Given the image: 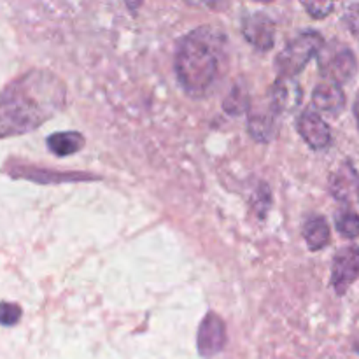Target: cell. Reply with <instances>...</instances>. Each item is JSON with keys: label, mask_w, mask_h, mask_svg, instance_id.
<instances>
[{"label": "cell", "mask_w": 359, "mask_h": 359, "mask_svg": "<svg viewBox=\"0 0 359 359\" xmlns=\"http://www.w3.org/2000/svg\"><path fill=\"white\" fill-rule=\"evenodd\" d=\"M65 90L48 72H28L0 93V139L37 128L63 105Z\"/></svg>", "instance_id": "cell-1"}, {"label": "cell", "mask_w": 359, "mask_h": 359, "mask_svg": "<svg viewBox=\"0 0 359 359\" xmlns=\"http://www.w3.org/2000/svg\"><path fill=\"white\" fill-rule=\"evenodd\" d=\"M226 37L212 27H200L186 35L175 51L179 83L191 97H203L223 76Z\"/></svg>", "instance_id": "cell-2"}, {"label": "cell", "mask_w": 359, "mask_h": 359, "mask_svg": "<svg viewBox=\"0 0 359 359\" xmlns=\"http://www.w3.org/2000/svg\"><path fill=\"white\" fill-rule=\"evenodd\" d=\"M323 46H325V41H323V35L318 34V32L309 30L298 34L293 41L287 42L286 48L277 56L276 67L280 72V77L291 79L298 72H302L305 65L316 55H319Z\"/></svg>", "instance_id": "cell-3"}, {"label": "cell", "mask_w": 359, "mask_h": 359, "mask_svg": "<svg viewBox=\"0 0 359 359\" xmlns=\"http://www.w3.org/2000/svg\"><path fill=\"white\" fill-rule=\"evenodd\" d=\"M319 70L326 77V81L342 86L356 76L358 60L347 46L333 41L323 46L319 51Z\"/></svg>", "instance_id": "cell-4"}, {"label": "cell", "mask_w": 359, "mask_h": 359, "mask_svg": "<svg viewBox=\"0 0 359 359\" xmlns=\"http://www.w3.org/2000/svg\"><path fill=\"white\" fill-rule=\"evenodd\" d=\"M359 279V248L349 245L337 252L332 266V284L337 294H346L347 290Z\"/></svg>", "instance_id": "cell-5"}, {"label": "cell", "mask_w": 359, "mask_h": 359, "mask_svg": "<svg viewBox=\"0 0 359 359\" xmlns=\"http://www.w3.org/2000/svg\"><path fill=\"white\" fill-rule=\"evenodd\" d=\"M297 128L298 133L302 135V139L316 151L326 149V147L332 144V130L330 126L326 125L325 119L319 116V112L311 111H304L300 114L297 121Z\"/></svg>", "instance_id": "cell-6"}, {"label": "cell", "mask_w": 359, "mask_h": 359, "mask_svg": "<svg viewBox=\"0 0 359 359\" xmlns=\"http://www.w3.org/2000/svg\"><path fill=\"white\" fill-rule=\"evenodd\" d=\"M226 346V326L216 314H207L198 330V351L202 356L210 358Z\"/></svg>", "instance_id": "cell-7"}, {"label": "cell", "mask_w": 359, "mask_h": 359, "mask_svg": "<svg viewBox=\"0 0 359 359\" xmlns=\"http://www.w3.org/2000/svg\"><path fill=\"white\" fill-rule=\"evenodd\" d=\"M242 34L259 51H269L273 48L276 28L273 21L265 13L248 14L242 23Z\"/></svg>", "instance_id": "cell-8"}, {"label": "cell", "mask_w": 359, "mask_h": 359, "mask_svg": "<svg viewBox=\"0 0 359 359\" xmlns=\"http://www.w3.org/2000/svg\"><path fill=\"white\" fill-rule=\"evenodd\" d=\"M312 102L314 107L319 112H325L330 116H339L346 107V93H344L342 86L335 83H319L312 91Z\"/></svg>", "instance_id": "cell-9"}, {"label": "cell", "mask_w": 359, "mask_h": 359, "mask_svg": "<svg viewBox=\"0 0 359 359\" xmlns=\"http://www.w3.org/2000/svg\"><path fill=\"white\" fill-rule=\"evenodd\" d=\"M330 191L340 202H349L354 193L359 191V175L356 168L346 161L330 177Z\"/></svg>", "instance_id": "cell-10"}, {"label": "cell", "mask_w": 359, "mask_h": 359, "mask_svg": "<svg viewBox=\"0 0 359 359\" xmlns=\"http://www.w3.org/2000/svg\"><path fill=\"white\" fill-rule=\"evenodd\" d=\"M300 100L302 93L297 83L290 81L287 77H280L272 90V114L297 107Z\"/></svg>", "instance_id": "cell-11"}, {"label": "cell", "mask_w": 359, "mask_h": 359, "mask_svg": "<svg viewBox=\"0 0 359 359\" xmlns=\"http://www.w3.org/2000/svg\"><path fill=\"white\" fill-rule=\"evenodd\" d=\"M304 237L311 251H321L330 244V224L321 216L311 217L304 226Z\"/></svg>", "instance_id": "cell-12"}, {"label": "cell", "mask_w": 359, "mask_h": 359, "mask_svg": "<svg viewBox=\"0 0 359 359\" xmlns=\"http://www.w3.org/2000/svg\"><path fill=\"white\" fill-rule=\"evenodd\" d=\"M83 146L84 139L77 132H58L48 137L49 151H53L56 156H70L83 149Z\"/></svg>", "instance_id": "cell-13"}, {"label": "cell", "mask_w": 359, "mask_h": 359, "mask_svg": "<svg viewBox=\"0 0 359 359\" xmlns=\"http://www.w3.org/2000/svg\"><path fill=\"white\" fill-rule=\"evenodd\" d=\"M337 230L342 237L346 238H358L359 237V216L353 210H344L337 214Z\"/></svg>", "instance_id": "cell-14"}, {"label": "cell", "mask_w": 359, "mask_h": 359, "mask_svg": "<svg viewBox=\"0 0 359 359\" xmlns=\"http://www.w3.org/2000/svg\"><path fill=\"white\" fill-rule=\"evenodd\" d=\"M249 130L252 137L269 142L270 137L273 135V116L270 114H252L249 121Z\"/></svg>", "instance_id": "cell-15"}, {"label": "cell", "mask_w": 359, "mask_h": 359, "mask_svg": "<svg viewBox=\"0 0 359 359\" xmlns=\"http://www.w3.org/2000/svg\"><path fill=\"white\" fill-rule=\"evenodd\" d=\"M224 109L230 114H242V111L248 109V98H245V95H242V91L238 88H233L230 97L224 102Z\"/></svg>", "instance_id": "cell-16"}, {"label": "cell", "mask_w": 359, "mask_h": 359, "mask_svg": "<svg viewBox=\"0 0 359 359\" xmlns=\"http://www.w3.org/2000/svg\"><path fill=\"white\" fill-rule=\"evenodd\" d=\"M21 318V309L16 304H0V325L14 326Z\"/></svg>", "instance_id": "cell-17"}, {"label": "cell", "mask_w": 359, "mask_h": 359, "mask_svg": "<svg viewBox=\"0 0 359 359\" xmlns=\"http://www.w3.org/2000/svg\"><path fill=\"white\" fill-rule=\"evenodd\" d=\"M304 7L307 9V13L311 14L314 20H323V18H326L333 9H335V4L333 2H304Z\"/></svg>", "instance_id": "cell-18"}, {"label": "cell", "mask_w": 359, "mask_h": 359, "mask_svg": "<svg viewBox=\"0 0 359 359\" xmlns=\"http://www.w3.org/2000/svg\"><path fill=\"white\" fill-rule=\"evenodd\" d=\"M344 21H346L351 34H353L354 37H358L359 41V4H351V6L347 7L346 14H344Z\"/></svg>", "instance_id": "cell-19"}, {"label": "cell", "mask_w": 359, "mask_h": 359, "mask_svg": "<svg viewBox=\"0 0 359 359\" xmlns=\"http://www.w3.org/2000/svg\"><path fill=\"white\" fill-rule=\"evenodd\" d=\"M353 111H354V118H356L358 128H359V93H358L356 100H354V107H353Z\"/></svg>", "instance_id": "cell-20"}, {"label": "cell", "mask_w": 359, "mask_h": 359, "mask_svg": "<svg viewBox=\"0 0 359 359\" xmlns=\"http://www.w3.org/2000/svg\"><path fill=\"white\" fill-rule=\"evenodd\" d=\"M353 351L356 354H359V335L356 337V339H354V342H353Z\"/></svg>", "instance_id": "cell-21"}, {"label": "cell", "mask_w": 359, "mask_h": 359, "mask_svg": "<svg viewBox=\"0 0 359 359\" xmlns=\"http://www.w3.org/2000/svg\"><path fill=\"white\" fill-rule=\"evenodd\" d=\"M358 196H359V191H358Z\"/></svg>", "instance_id": "cell-22"}]
</instances>
